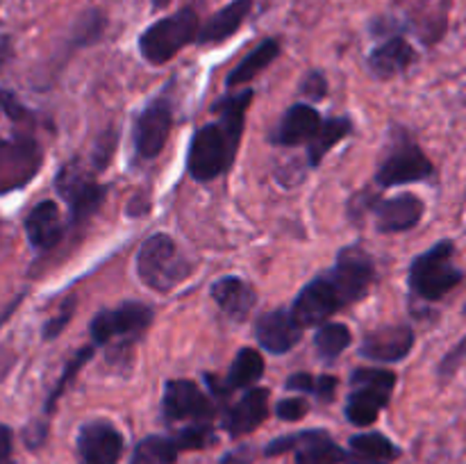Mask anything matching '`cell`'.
<instances>
[{
    "mask_svg": "<svg viewBox=\"0 0 466 464\" xmlns=\"http://www.w3.org/2000/svg\"><path fill=\"white\" fill-rule=\"evenodd\" d=\"M250 100H253L250 89L221 100L214 107L218 114V121L208 123L200 130H196L189 146V155H187V168H189V176L194 180H214L232 166Z\"/></svg>",
    "mask_w": 466,
    "mask_h": 464,
    "instance_id": "cell-1",
    "label": "cell"
},
{
    "mask_svg": "<svg viewBox=\"0 0 466 464\" xmlns=\"http://www.w3.org/2000/svg\"><path fill=\"white\" fill-rule=\"evenodd\" d=\"M455 241L441 239L412 259L410 264V289L421 300L435 303L464 280L462 268L455 267Z\"/></svg>",
    "mask_w": 466,
    "mask_h": 464,
    "instance_id": "cell-2",
    "label": "cell"
},
{
    "mask_svg": "<svg viewBox=\"0 0 466 464\" xmlns=\"http://www.w3.org/2000/svg\"><path fill=\"white\" fill-rule=\"evenodd\" d=\"M191 264L182 257L168 235H153L137 253V273L153 291H171L191 276Z\"/></svg>",
    "mask_w": 466,
    "mask_h": 464,
    "instance_id": "cell-3",
    "label": "cell"
},
{
    "mask_svg": "<svg viewBox=\"0 0 466 464\" xmlns=\"http://www.w3.org/2000/svg\"><path fill=\"white\" fill-rule=\"evenodd\" d=\"M349 400H346V417L355 426H371L380 409L390 403V396L396 387V373L387 368H360L350 378Z\"/></svg>",
    "mask_w": 466,
    "mask_h": 464,
    "instance_id": "cell-4",
    "label": "cell"
},
{
    "mask_svg": "<svg viewBox=\"0 0 466 464\" xmlns=\"http://www.w3.org/2000/svg\"><path fill=\"white\" fill-rule=\"evenodd\" d=\"M198 35V16L194 9H182L173 16L159 18L139 39V50L150 64H164L176 57Z\"/></svg>",
    "mask_w": 466,
    "mask_h": 464,
    "instance_id": "cell-5",
    "label": "cell"
},
{
    "mask_svg": "<svg viewBox=\"0 0 466 464\" xmlns=\"http://www.w3.org/2000/svg\"><path fill=\"white\" fill-rule=\"evenodd\" d=\"M373 277H376L373 259L362 248H346L339 253L337 264L328 273L326 280L330 282L341 308H344V305L364 298V294L371 287Z\"/></svg>",
    "mask_w": 466,
    "mask_h": 464,
    "instance_id": "cell-6",
    "label": "cell"
},
{
    "mask_svg": "<svg viewBox=\"0 0 466 464\" xmlns=\"http://www.w3.org/2000/svg\"><path fill=\"white\" fill-rule=\"evenodd\" d=\"M153 321V309L144 303H121L114 309H103L91 321V341L109 344L114 339H135Z\"/></svg>",
    "mask_w": 466,
    "mask_h": 464,
    "instance_id": "cell-7",
    "label": "cell"
},
{
    "mask_svg": "<svg viewBox=\"0 0 466 464\" xmlns=\"http://www.w3.org/2000/svg\"><path fill=\"white\" fill-rule=\"evenodd\" d=\"M55 189L57 194L62 196L64 200L71 207V221L73 223H82L85 218H89L96 209L103 205L105 189L103 185L94 180L80 164H66L62 171L57 173L55 177Z\"/></svg>",
    "mask_w": 466,
    "mask_h": 464,
    "instance_id": "cell-8",
    "label": "cell"
},
{
    "mask_svg": "<svg viewBox=\"0 0 466 464\" xmlns=\"http://www.w3.org/2000/svg\"><path fill=\"white\" fill-rule=\"evenodd\" d=\"M44 153L35 139L0 141V196L25 187L39 173Z\"/></svg>",
    "mask_w": 466,
    "mask_h": 464,
    "instance_id": "cell-9",
    "label": "cell"
},
{
    "mask_svg": "<svg viewBox=\"0 0 466 464\" xmlns=\"http://www.w3.org/2000/svg\"><path fill=\"white\" fill-rule=\"evenodd\" d=\"M435 176V166L421 148L412 141H403L378 168L376 180L380 187H399L423 182Z\"/></svg>",
    "mask_w": 466,
    "mask_h": 464,
    "instance_id": "cell-10",
    "label": "cell"
},
{
    "mask_svg": "<svg viewBox=\"0 0 466 464\" xmlns=\"http://www.w3.org/2000/svg\"><path fill=\"white\" fill-rule=\"evenodd\" d=\"M173 112L167 100H153L144 112L139 114L132 130L135 153L139 159H153L164 150L171 132Z\"/></svg>",
    "mask_w": 466,
    "mask_h": 464,
    "instance_id": "cell-11",
    "label": "cell"
},
{
    "mask_svg": "<svg viewBox=\"0 0 466 464\" xmlns=\"http://www.w3.org/2000/svg\"><path fill=\"white\" fill-rule=\"evenodd\" d=\"M77 450H80L82 464H118L123 437L112 423L91 421L80 428Z\"/></svg>",
    "mask_w": 466,
    "mask_h": 464,
    "instance_id": "cell-12",
    "label": "cell"
},
{
    "mask_svg": "<svg viewBox=\"0 0 466 464\" xmlns=\"http://www.w3.org/2000/svg\"><path fill=\"white\" fill-rule=\"evenodd\" d=\"M164 417L168 421H205L212 414V403L191 380H168L162 400Z\"/></svg>",
    "mask_w": 466,
    "mask_h": 464,
    "instance_id": "cell-13",
    "label": "cell"
},
{
    "mask_svg": "<svg viewBox=\"0 0 466 464\" xmlns=\"http://www.w3.org/2000/svg\"><path fill=\"white\" fill-rule=\"evenodd\" d=\"M339 308L341 303L339 298H337L335 289L330 287V282H328L326 277H317V280L309 282L308 287H303V291H300L299 298L294 300V308H291L289 312L300 328H309L321 326V323L326 321V318H330Z\"/></svg>",
    "mask_w": 466,
    "mask_h": 464,
    "instance_id": "cell-14",
    "label": "cell"
},
{
    "mask_svg": "<svg viewBox=\"0 0 466 464\" xmlns=\"http://www.w3.org/2000/svg\"><path fill=\"white\" fill-rule=\"evenodd\" d=\"M414 348V330L408 323L399 326H385L364 337L360 355L376 362H400L408 358Z\"/></svg>",
    "mask_w": 466,
    "mask_h": 464,
    "instance_id": "cell-15",
    "label": "cell"
},
{
    "mask_svg": "<svg viewBox=\"0 0 466 464\" xmlns=\"http://www.w3.org/2000/svg\"><path fill=\"white\" fill-rule=\"evenodd\" d=\"M300 332L303 328L287 309H273V312L262 314L255 323V337H258L259 346L273 355H282L294 348L300 341Z\"/></svg>",
    "mask_w": 466,
    "mask_h": 464,
    "instance_id": "cell-16",
    "label": "cell"
},
{
    "mask_svg": "<svg viewBox=\"0 0 466 464\" xmlns=\"http://www.w3.org/2000/svg\"><path fill=\"white\" fill-rule=\"evenodd\" d=\"M426 205L414 194H399L376 207V226L380 232H405L421 223Z\"/></svg>",
    "mask_w": 466,
    "mask_h": 464,
    "instance_id": "cell-17",
    "label": "cell"
},
{
    "mask_svg": "<svg viewBox=\"0 0 466 464\" xmlns=\"http://www.w3.org/2000/svg\"><path fill=\"white\" fill-rule=\"evenodd\" d=\"M268 417V389H250L241 400H237L223 417V428L232 437L253 432Z\"/></svg>",
    "mask_w": 466,
    "mask_h": 464,
    "instance_id": "cell-18",
    "label": "cell"
},
{
    "mask_svg": "<svg viewBox=\"0 0 466 464\" xmlns=\"http://www.w3.org/2000/svg\"><path fill=\"white\" fill-rule=\"evenodd\" d=\"M319 126H321V114L312 105L299 103L282 116L280 126L273 132V144L299 146L312 139Z\"/></svg>",
    "mask_w": 466,
    "mask_h": 464,
    "instance_id": "cell-19",
    "label": "cell"
},
{
    "mask_svg": "<svg viewBox=\"0 0 466 464\" xmlns=\"http://www.w3.org/2000/svg\"><path fill=\"white\" fill-rule=\"evenodd\" d=\"M25 232L27 239L35 248L48 250L59 244L62 239V218H59V209L53 200H44L25 218Z\"/></svg>",
    "mask_w": 466,
    "mask_h": 464,
    "instance_id": "cell-20",
    "label": "cell"
},
{
    "mask_svg": "<svg viewBox=\"0 0 466 464\" xmlns=\"http://www.w3.org/2000/svg\"><path fill=\"white\" fill-rule=\"evenodd\" d=\"M212 298L217 300L218 308L235 321L248 317L255 305V289L244 282L241 277L226 276L212 285Z\"/></svg>",
    "mask_w": 466,
    "mask_h": 464,
    "instance_id": "cell-21",
    "label": "cell"
},
{
    "mask_svg": "<svg viewBox=\"0 0 466 464\" xmlns=\"http://www.w3.org/2000/svg\"><path fill=\"white\" fill-rule=\"evenodd\" d=\"M414 57L417 55H414L412 45L400 36H394L373 50L369 57V66H371L373 76H378L380 80H390V77L403 73L414 62Z\"/></svg>",
    "mask_w": 466,
    "mask_h": 464,
    "instance_id": "cell-22",
    "label": "cell"
},
{
    "mask_svg": "<svg viewBox=\"0 0 466 464\" xmlns=\"http://www.w3.org/2000/svg\"><path fill=\"white\" fill-rule=\"evenodd\" d=\"M344 458V450L323 430L296 435V464H341Z\"/></svg>",
    "mask_w": 466,
    "mask_h": 464,
    "instance_id": "cell-23",
    "label": "cell"
},
{
    "mask_svg": "<svg viewBox=\"0 0 466 464\" xmlns=\"http://www.w3.org/2000/svg\"><path fill=\"white\" fill-rule=\"evenodd\" d=\"M250 12V0H235V3L226 5L223 9H218L208 23L198 30L196 41L198 44H218V41L228 39V36L235 35L241 27L244 18Z\"/></svg>",
    "mask_w": 466,
    "mask_h": 464,
    "instance_id": "cell-24",
    "label": "cell"
},
{
    "mask_svg": "<svg viewBox=\"0 0 466 464\" xmlns=\"http://www.w3.org/2000/svg\"><path fill=\"white\" fill-rule=\"evenodd\" d=\"M278 55H280V44H278L276 39L262 41L248 57L241 59L239 66L232 68V73L228 76V86H239L250 82L255 76H259Z\"/></svg>",
    "mask_w": 466,
    "mask_h": 464,
    "instance_id": "cell-25",
    "label": "cell"
},
{
    "mask_svg": "<svg viewBox=\"0 0 466 464\" xmlns=\"http://www.w3.org/2000/svg\"><path fill=\"white\" fill-rule=\"evenodd\" d=\"M350 121L349 118H328V121H321L317 135L309 139V150L308 157L312 166H319L321 159L344 139L346 135H350Z\"/></svg>",
    "mask_w": 466,
    "mask_h": 464,
    "instance_id": "cell-26",
    "label": "cell"
},
{
    "mask_svg": "<svg viewBox=\"0 0 466 464\" xmlns=\"http://www.w3.org/2000/svg\"><path fill=\"white\" fill-rule=\"evenodd\" d=\"M264 373V359L258 350L241 348L237 353L235 362H232L230 373H228L226 387L228 389H244V387H253L255 382L262 378Z\"/></svg>",
    "mask_w": 466,
    "mask_h": 464,
    "instance_id": "cell-27",
    "label": "cell"
},
{
    "mask_svg": "<svg viewBox=\"0 0 466 464\" xmlns=\"http://www.w3.org/2000/svg\"><path fill=\"white\" fill-rule=\"evenodd\" d=\"M177 446L173 437H146L132 453L130 464H176Z\"/></svg>",
    "mask_w": 466,
    "mask_h": 464,
    "instance_id": "cell-28",
    "label": "cell"
},
{
    "mask_svg": "<svg viewBox=\"0 0 466 464\" xmlns=\"http://www.w3.org/2000/svg\"><path fill=\"white\" fill-rule=\"evenodd\" d=\"M350 449L360 458L369 459L373 464H385L399 455V449L385 435H380V432H367V435L353 437L350 439Z\"/></svg>",
    "mask_w": 466,
    "mask_h": 464,
    "instance_id": "cell-29",
    "label": "cell"
},
{
    "mask_svg": "<svg viewBox=\"0 0 466 464\" xmlns=\"http://www.w3.org/2000/svg\"><path fill=\"white\" fill-rule=\"evenodd\" d=\"M350 344V330L344 323H323L314 335V346L323 359H332L344 353Z\"/></svg>",
    "mask_w": 466,
    "mask_h": 464,
    "instance_id": "cell-30",
    "label": "cell"
},
{
    "mask_svg": "<svg viewBox=\"0 0 466 464\" xmlns=\"http://www.w3.org/2000/svg\"><path fill=\"white\" fill-rule=\"evenodd\" d=\"M209 437H212V430H209L208 423L196 421L194 426L177 432V437H173V441H176L177 450H191V449H203V446H208Z\"/></svg>",
    "mask_w": 466,
    "mask_h": 464,
    "instance_id": "cell-31",
    "label": "cell"
},
{
    "mask_svg": "<svg viewBox=\"0 0 466 464\" xmlns=\"http://www.w3.org/2000/svg\"><path fill=\"white\" fill-rule=\"evenodd\" d=\"M91 355H94V348H91V346H85V348H82L80 353H77L76 358H73L71 362H68V367L64 368L62 378H59L57 387H55V391H53V394H50V400H48V409H53L55 400H57L59 396H62L64 387H66V385H71L73 376H76V373L80 371V367H82V364H85V362H89V358H91Z\"/></svg>",
    "mask_w": 466,
    "mask_h": 464,
    "instance_id": "cell-32",
    "label": "cell"
},
{
    "mask_svg": "<svg viewBox=\"0 0 466 464\" xmlns=\"http://www.w3.org/2000/svg\"><path fill=\"white\" fill-rule=\"evenodd\" d=\"M464 359H466V335L453 346V348L449 350V353L444 355V358H441L440 368H437V373H440L441 380H449V378H453L455 373H458V368L464 364Z\"/></svg>",
    "mask_w": 466,
    "mask_h": 464,
    "instance_id": "cell-33",
    "label": "cell"
},
{
    "mask_svg": "<svg viewBox=\"0 0 466 464\" xmlns=\"http://www.w3.org/2000/svg\"><path fill=\"white\" fill-rule=\"evenodd\" d=\"M100 30H103V18H100L96 12H89L85 18H82V23L76 30L77 44H91V41L98 39Z\"/></svg>",
    "mask_w": 466,
    "mask_h": 464,
    "instance_id": "cell-34",
    "label": "cell"
},
{
    "mask_svg": "<svg viewBox=\"0 0 466 464\" xmlns=\"http://www.w3.org/2000/svg\"><path fill=\"white\" fill-rule=\"evenodd\" d=\"M276 414L282 421H299V419H303L308 414V403H305V398L280 400L276 408Z\"/></svg>",
    "mask_w": 466,
    "mask_h": 464,
    "instance_id": "cell-35",
    "label": "cell"
},
{
    "mask_svg": "<svg viewBox=\"0 0 466 464\" xmlns=\"http://www.w3.org/2000/svg\"><path fill=\"white\" fill-rule=\"evenodd\" d=\"M71 314H73V300H68V303H64V309L59 317L50 318L48 323H46L44 328V339H53V337H57L59 332L66 328V323L71 321Z\"/></svg>",
    "mask_w": 466,
    "mask_h": 464,
    "instance_id": "cell-36",
    "label": "cell"
},
{
    "mask_svg": "<svg viewBox=\"0 0 466 464\" xmlns=\"http://www.w3.org/2000/svg\"><path fill=\"white\" fill-rule=\"evenodd\" d=\"M326 77L321 76V73L319 71H314V73H309L308 77H305V82H303V94L305 96H309V98H323V96H326Z\"/></svg>",
    "mask_w": 466,
    "mask_h": 464,
    "instance_id": "cell-37",
    "label": "cell"
},
{
    "mask_svg": "<svg viewBox=\"0 0 466 464\" xmlns=\"http://www.w3.org/2000/svg\"><path fill=\"white\" fill-rule=\"evenodd\" d=\"M335 389H337V378L332 376L314 378V394H317L321 400H332Z\"/></svg>",
    "mask_w": 466,
    "mask_h": 464,
    "instance_id": "cell-38",
    "label": "cell"
},
{
    "mask_svg": "<svg viewBox=\"0 0 466 464\" xmlns=\"http://www.w3.org/2000/svg\"><path fill=\"white\" fill-rule=\"evenodd\" d=\"M285 387L289 391H300V394H305V391H314V378L309 376V373H294L291 378H287Z\"/></svg>",
    "mask_w": 466,
    "mask_h": 464,
    "instance_id": "cell-39",
    "label": "cell"
},
{
    "mask_svg": "<svg viewBox=\"0 0 466 464\" xmlns=\"http://www.w3.org/2000/svg\"><path fill=\"white\" fill-rule=\"evenodd\" d=\"M12 450V432L7 426H0V462H5Z\"/></svg>",
    "mask_w": 466,
    "mask_h": 464,
    "instance_id": "cell-40",
    "label": "cell"
},
{
    "mask_svg": "<svg viewBox=\"0 0 466 464\" xmlns=\"http://www.w3.org/2000/svg\"><path fill=\"white\" fill-rule=\"evenodd\" d=\"M9 53H12V48H9V39L7 36H0V66L7 62Z\"/></svg>",
    "mask_w": 466,
    "mask_h": 464,
    "instance_id": "cell-41",
    "label": "cell"
},
{
    "mask_svg": "<svg viewBox=\"0 0 466 464\" xmlns=\"http://www.w3.org/2000/svg\"><path fill=\"white\" fill-rule=\"evenodd\" d=\"M155 7H164V5H168V0H153Z\"/></svg>",
    "mask_w": 466,
    "mask_h": 464,
    "instance_id": "cell-42",
    "label": "cell"
},
{
    "mask_svg": "<svg viewBox=\"0 0 466 464\" xmlns=\"http://www.w3.org/2000/svg\"><path fill=\"white\" fill-rule=\"evenodd\" d=\"M0 464H9V462H0Z\"/></svg>",
    "mask_w": 466,
    "mask_h": 464,
    "instance_id": "cell-43",
    "label": "cell"
},
{
    "mask_svg": "<svg viewBox=\"0 0 466 464\" xmlns=\"http://www.w3.org/2000/svg\"><path fill=\"white\" fill-rule=\"evenodd\" d=\"M464 314H466V309H464Z\"/></svg>",
    "mask_w": 466,
    "mask_h": 464,
    "instance_id": "cell-44",
    "label": "cell"
}]
</instances>
